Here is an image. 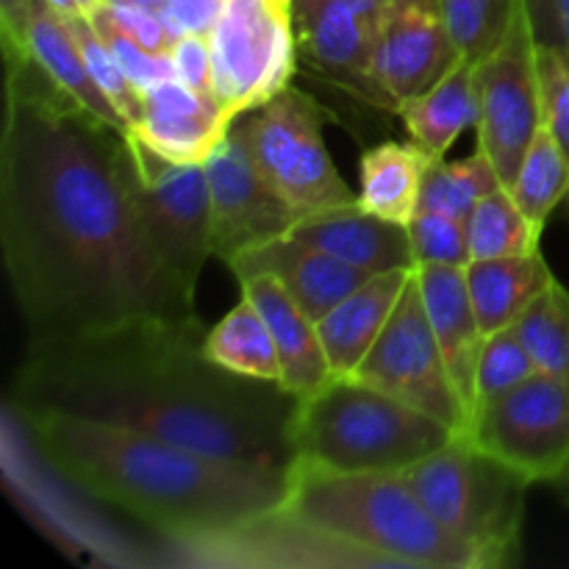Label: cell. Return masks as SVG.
Wrapping results in <instances>:
<instances>
[{
    "mask_svg": "<svg viewBox=\"0 0 569 569\" xmlns=\"http://www.w3.org/2000/svg\"><path fill=\"white\" fill-rule=\"evenodd\" d=\"M567 203H569V194H567Z\"/></svg>",
    "mask_w": 569,
    "mask_h": 569,
    "instance_id": "obj_47",
    "label": "cell"
},
{
    "mask_svg": "<svg viewBox=\"0 0 569 569\" xmlns=\"http://www.w3.org/2000/svg\"><path fill=\"white\" fill-rule=\"evenodd\" d=\"M133 3L148 6V9H161V6H164V0H133Z\"/></svg>",
    "mask_w": 569,
    "mask_h": 569,
    "instance_id": "obj_45",
    "label": "cell"
},
{
    "mask_svg": "<svg viewBox=\"0 0 569 569\" xmlns=\"http://www.w3.org/2000/svg\"><path fill=\"white\" fill-rule=\"evenodd\" d=\"M478 150L489 156L503 187L517 178L526 150L542 128L537 37L526 9L492 56L478 61Z\"/></svg>",
    "mask_w": 569,
    "mask_h": 569,
    "instance_id": "obj_12",
    "label": "cell"
},
{
    "mask_svg": "<svg viewBox=\"0 0 569 569\" xmlns=\"http://www.w3.org/2000/svg\"><path fill=\"white\" fill-rule=\"evenodd\" d=\"M461 59L437 0H387L372 44V81L383 109L398 111L420 98Z\"/></svg>",
    "mask_w": 569,
    "mask_h": 569,
    "instance_id": "obj_13",
    "label": "cell"
},
{
    "mask_svg": "<svg viewBox=\"0 0 569 569\" xmlns=\"http://www.w3.org/2000/svg\"><path fill=\"white\" fill-rule=\"evenodd\" d=\"M511 328L539 372L569 381V292L565 283H550Z\"/></svg>",
    "mask_w": 569,
    "mask_h": 569,
    "instance_id": "obj_30",
    "label": "cell"
},
{
    "mask_svg": "<svg viewBox=\"0 0 569 569\" xmlns=\"http://www.w3.org/2000/svg\"><path fill=\"white\" fill-rule=\"evenodd\" d=\"M500 187H503V181H500L498 170L481 150L459 161H428L426 178H422L420 209L459 217L467 222L478 200Z\"/></svg>",
    "mask_w": 569,
    "mask_h": 569,
    "instance_id": "obj_28",
    "label": "cell"
},
{
    "mask_svg": "<svg viewBox=\"0 0 569 569\" xmlns=\"http://www.w3.org/2000/svg\"><path fill=\"white\" fill-rule=\"evenodd\" d=\"M44 3H50L56 11H59V14H64V17L81 14V11H78V6L72 3V0H44Z\"/></svg>",
    "mask_w": 569,
    "mask_h": 569,
    "instance_id": "obj_44",
    "label": "cell"
},
{
    "mask_svg": "<svg viewBox=\"0 0 569 569\" xmlns=\"http://www.w3.org/2000/svg\"><path fill=\"white\" fill-rule=\"evenodd\" d=\"M203 350L214 365L237 376L276 383L283 378L276 339L261 311L248 298L239 300L211 331H206Z\"/></svg>",
    "mask_w": 569,
    "mask_h": 569,
    "instance_id": "obj_26",
    "label": "cell"
},
{
    "mask_svg": "<svg viewBox=\"0 0 569 569\" xmlns=\"http://www.w3.org/2000/svg\"><path fill=\"white\" fill-rule=\"evenodd\" d=\"M37 3L39 0H0V37H3V50L28 53L26 26Z\"/></svg>",
    "mask_w": 569,
    "mask_h": 569,
    "instance_id": "obj_40",
    "label": "cell"
},
{
    "mask_svg": "<svg viewBox=\"0 0 569 569\" xmlns=\"http://www.w3.org/2000/svg\"><path fill=\"white\" fill-rule=\"evenodd\" d=\"M556 17H559V39L569 50V0H556Z\"/></svg>",
    "mask_w": 569,
    "mask_h": 569,
    "instance_id": "obj_42",
    "label": "cell"
},
{
    "mask_svg": "<svg viewBox=\"0 0 569 569\" xmlns=\"http://www.w3.org/2000/svg\"><path fill=\"white\" fill-rule=\"evenodd\" d=\"M211 94L231 120L292 87L295 9L276 0H226L209 33Z\"/></svg>",
    "mask_w": 569,
    "mask_h": 569,
    "instance_id": "obj_8",
    "label": "cell"
},
{
    "mask_svg": "<svg viewBox=\"0 0 569 569\" xmlns=\"http://www.w3.org/2000/svg\"><path fill=\"white\" fill-rule=\"evenodd\" d=\"M550 489H553V492L559 495V498L569 506V465L565 467V472H561V476L556 478V481H550Z\"/></svg>",
    "mask_w": 569,
    "mask_h": 569,
    "instance_id": "obj_43",
    "label": "cell"
},
{
    "mask_svg": "<svg viewBox=\"0 0 569 569\" xmlns=\"http://www.w3.org/2000/svg\"><path fill=\"white\" fill-rule=\"evenodd\" d=\"M3 56L0 248L28 339L200 317L198 295L148 237L131 137L61 92L28 53Z\"/></svg>",
    "mask_w": 569,
    "mask_h": 569,
    "instance_id": "obj_1",
    "label": "cell"
},
{
    "mask_svg": "<svg viewBox=\"0 0 569 569\" xmlns=\"http://www.w3.org/2000/svg\"><path fill=\"white\" fill-rule=\"evenodd\" d=\"M411 276H415V267L376 272L317 322L333 378L356 376L361 361L367 359L372 345L387 328L389 317L398 309Z\"/></svg>",
    "mask_w": 569,
    "mask_h": 569,
    "instance_id": "obj_20",
    "label": "cell"
},
{
    "mask_svg": "<svg viewBox=\"0 0 569 569\" xmlns=\"http://www.w3.org/2000/svg\"><path fill=\"white\" fill-rule=\"evenodd\" d=\"M287 237L300 239L328 256L348 261L365 272H389L417 267L411 253L409 226L370 214L361 203L337 206L303 214Z\"/></svg>",
    "mask_w": 569,
    "mask_h": 569,
    "instance_id": "obj_19",
    "label": "cell"
},
{
    "mask_svg": "<svg viewBox=\"0 0 569 569\" xmlns=\"http://www.w3.org/2000/svg\"><path fill=\"white\" fill-rule=\"evenodd\" d=\"M298 48L311 64L350 92L383 106L372 81L376 22L356 11L348 0H295Z\"/></svg>",
    "mask_w": 569,
    "mask_h": 569,
    "instance_id": "obj_17",
    "label": "cell"
},
{
    "mask_svg": "<svg viewBox=\"0 0 569 569\" xmlns=\"http://www.w3.org/2000/svg\"><path fill=\"white\" fill-rule=\"evenodd\" d=\"M465 272L483 339L515 326L537 295L556 281L542 250L506 259H476L465 267Z\"/></svg>",
    "mask_w": 569,
    "mask_h": 569,
    "instance_id": "obj_24",
    "label": "cell"
},
{
    "mask_svg": "<svg viewBox=\"0 0 569 569\" xmlns=\"http://www.w3.org/2000/svg\"><path fill=\"white\" fill-rule=\"evenodd\" d=\"M428 159L415 142H381L361 156L359 203L370 214L409 226L420 211Z\"/></svg>",
    "mask_w": 569,
    "mask_h": 569,
    "instance_id": "obj_25",
    "label": "cell"
},
{
    "mask_svg": "<svg viewBox=\"0 0 569 569\" xmlns=\"http://www.w3.org/2000/svg\"><path fill=\"white\" fill-rule=\"evenodd\" d=\"M276 3H281V6H289V9H295V0H276Z\"/></svg>",
    "mask_w": 569,
    "mask_h": 569,
    "instance_id": "obj_46",
    "label": "cell"
},
{
    "mask_svg": "<svg viewBox=\"0 0 569 569\" xmlns=\"http://www.w3.org/2000/svg\"><path fill=\"white\" fill-rule=\"evenodd\" d=\"M281 515L333 539L370 565L483 569L476 548L426 509L403 472H326L289 467Z\"/></svg>",
    "mask_w": 569,
    "mask_h": 569,
    "instance_id": "obj_4",
    "label": "cell"
},
{
    "mask_svg": "<svg viewBox=\"0 0 569 569\" xmlns=\"http://www.w3.org/2000/svg\"><path fill=\"white\" fill-rule=\"evenodd\" d=\"M176 78L192 87L194 92L211 94V48L209 37L203 33H187L178 37L170 48ZM214 98V94H211Z\"/></svg>",
    "mask_w": 569,
    "mask_h": 569,
    "instance_id": "obj_38",
    "label": "cell"
},
{
    "mask_svg": "<svg viewBox=\"0 0 569 569\" xmlns=\"http://www.w3.org/2000/svg\"><path fill=\"white\" fill-rule=\"evenodd\" d=\"M26 50L61 92L70 94L76 103H81L83 109L98 114L100 120L109 122L111 128H117V131H122L126 137H131V128H128L126 120L117 114V109L109 103V98L100 92L94 78L89 76L87 61H83L81 48H78V39L72 37L70 26H67V17L59 14V11L50 3H44V0H39V3L33 6L31 17H28Z\"/></svg>",
    "mask_w": 569,
    "mask_h": 569,
    "instance_id": "obj_22",
    "label": "cell"
},
{
    "mask_svg": "<svg viewBox=\"0 0 569 569\" xmlns=\"http://www.w3.org/2000/svg\"><path fill=\"white\" fill-rule=\"evenodd\" d=\"M506 189L515 194V200L526 211L528 220L537 222L539 228H545L556 206L567 200L569 156L556 142L553 133L545 128V122L537 131V137H533L531 148L526 150V159H522L520 170H517V178Z\"/></svg>",
    "mask_w": 569,
    "mask_h": 569,
    "instance_id": "obj_29",
    "label": "cell"
},
{
    "mask_svg": "<svg viewBox=\"0 0 569 569\" xmlns=\"http://www.w3.org/2000/svg\"><path fill=\"white\" fill-rule=\"evenodd\" d=\"M415 264L467 267L472 261L467 222L459 217L420 209L409 222Z\"/></svg>",
    "mask_w": 569,
    "mask_h": 569,
    "instance_id": "obj_34",
    "label": "cell"
},
{
    "mask_svg": "<svg viewBox=\"0 0 569 569\" xmlns=\"http://www.w3.org/2000/svg\"><path fill=\"white\" fill-rule=\"evenodd\" d=\"M422 303L431 320L433 337L442 350L445 367L450 372L461 406L467 411V426L476 411V372L483 348V331L467 287L465 267L417 264Z\"/></svg>",
    "mask_w": 569,
    "mask_h": 569,
    "instance_id": "obj_18",
    "label": "cell"
},
{
    "mask_svg": "<svg viewBox=\"0 0 569 569\" xmlns=\"http://www.w3.org/2000/svg\"><path fill=\"white\" fill-rule=\"evenodd\" d=\"M226 264L237 281L248 276H272L315 322L372 278V272L359 270L287 233L239 250Z\"/></svg>",
    "mask_w": 569,
    "mask_h": 569,
    "instance_id": "obj_15",
    "label": "cell"
},
{
    "mask_svg": "<svg viewBox=\"0 0 569 569\" xmlns=\"http://www.w3.org/2000/svg\"><path fill=\"white\" fill-rule=\"evenodd\" d=\"M89 20L98 26L100 37L109 44L111 56H114L117 64L122 67V72H126L142 92L156 87V83L167 81V78H176V67H172L170 53H153V50L142 48V44L133 42L131 37H126L120 28L111 26L103 14H94L89 17Z\"/></svg>",
    "mask_w": 569,
    "mask_h": 569,
    "instance_id": "obj_36",
    "label": "cell"
},
{
    "mask_svg": "<svg viewBox=\"0 0 569 569\" xmlns=\"http://www.w3.org/2000/svg\"><path fill=\"white\" fill-rule=\"evenodd\" d=\"M9 411L53 476L183 548H226L287 500L289 472L59 411Z\"/></svg>",
    "mask_w": 569,
    "mask_h": 569,
    "instance_id": "obj_3",
    "label": "cell"
},
{
    "mask_svg": "<svg viewBox=\"0 0 569 569\" xmlns=\"http://www.w3.org/2000/svg\"><path fill=\"white\" fill-rule=\"evenodd\" d=\"M542 122L569 156V50L565 44L537 42Z\"/></svg>",
    "mask_w": 569,
    "mask_h": 569,
    "instance_id": "obj_35",
    "label": "cell"
},
{
    "mask_svg": "<svg viewBox=\"0 0 569 569\" xmlns=\"http://www.w3.org/2000/svg\"><path fill=\"white\" fill-rule=\"evenodd\" d=\"M353 378L448 422L459 433L467 431V411L433 337L417 281V267L398 309Z\"/></svg>",
    "mask_w": 569,
    "mask_h": 569,
    "instance_id": "obj_11",
    "label": "cell"
},
{
    "mask_svg": "<svg viewBox=\"0 0 569 569\" xmlns=\"http://www.w3.org/2000/svg\"><path fill=\"white\" fill-rule=\"evenodd\" d=\"M206 176L214 220V259L228 261L250 244L283 237L300 220V211L259 170L239 120H233L228 137L206 161Z\"/></svg>",
    "mask_w": 569,
    "mask_h": 569,
    "instance_id": "obj_14",
    "label": "cell"
},
{
    "mask_svg": "<svg viewBox=\"0 0 569 569\" xmlns=\"http://www.w3.org/2000/svg\"><path fill=\"white\" fill-rule=\"evenodd\" d=\"M398 114L428 161L445 159L456 139L478 126V61L461 59L437 87L400 106Z\"/></svg>",
    "mask_w": 569,
    "mask_h": 569,
    "instance_id": "obj_23",
    "label": "cell"
},
{
    "mask_svg": "<svg viewBox=\"0 0 569 569\" xmlns=\"http://www.w3.org/2000/svg\"><path fill=\"white\" fill-rule=\"evenodd\" d=\"M542 231L545 228L528 220V214L506 187L495 189L487 198L478 200L472 214L467 217L472 261L533 253V250H539Z\"/></svg>",
    "mask_w": 569,
    "mask_h": 569,
    "instance_id": "obj_27",
    "label": "cell"
},
{
    "mask_svg": "<svg viewBox=\"0 0 569 569\" xmlns=\"http://www.w3.org/2000/svg\"><path fill=\"white\" fill-rule=\"evenodd\" d=\"M439 14L465 59L483 61L503 44L522 0H437Z\"/></svg>",
    "mask_w": 569,
    "mask_h": 569,
    "instance_id": "obj_31",
    "label": "cell"
},
{
    "mask_svg": "<svg viewBox=\"0 0 569 569\" xmlns=\"http://www.w3.org/2000/svg\"><path fill=\"white\" fill-rule=\"evenodd\" d=\"M526 17L539 44H561L559 17H556V0H522Z\"/></svg>",
    "mask_w": 569,
    "mask_h": 569,
    "instance_id": "obj_41",
    "label": "cell"
},
{
    "mask_svg": "<svg viewBox=\"0 0 569 569\" xmlns=\"http://www.w3.org/2000/svg\"><path fill=\"white\" fill-rule=\"evenodd\" d=\"M203 342L200 317H142L28 339L9 406L109 422L217 459L289 472L298 395L214 365Z\"/></svg>",
    "mask_w": 569,
    "mask_h": 569,
    "instance_id": "obj_2",
    "label": "cell"
},
{
    "mask_svg": "<svg viewBox=\"0 0 569 569\" xmlns=\"http://www.w3.org/2000/svg\"><path fill=\"white\" fill-rule=\"evenodd\" d=\"M465 437L520 472L531 487H550L569 465V381L537 372L478 406Z\"/></svg>",
    "mask_w": 569,
    "mask_h": 569,
    "instance_id": "obj_9",
    "label": "cell"
},
{
    "mask_svg": "<svg viewBox=\"0 0 569 569\" xmlns=\"http://www.w3.org/2000/svg\"><path fill=\"white\" fill-rule=\"evenodd\" d=\"M239 289H242V298H248L261 311L272 339H276L283 370L281 383L289 392L303 398V395L320 389L328 378H333L317 322L295 303L292 295L276 278H239Z\"/></svg>",
    "mask_w": 569,
    "mask_h": 569,
    "instance_id": "obj_21",
    "label": "cell"
},
{
    "mask_svg": "<svg viewBox=\"0 0 569 569\" xmlns=\"http://www.w3.org/2000/svg\"><path fill=\"white\" fill-rule=\"evenodd\" d=\"M403 478L450 533L476 548L483 569L515 559L531 489L520 472L456 433L448 445L406 467Z\"/></svg>",
    "mask_w": 569,
    "mask_h": 569,
    "instance_id": "obj_6",
    "label": "cell"
},
{
    "mask_svg": "<svg viewBox=\"0 0 569 569\" xmlns=\"http://www.w3.org/2000/svg\"><path fill=\"white\" fill-rule=\"evenodd\" d=\"M67 26H70L72 37L78 39V48H81L83 61H87L89 76L94 78L100 92L109 98V103L114 106L117 114H120L122 120H126V126L133 131V126H137L139 117H142L144 92L126 76V72H122V67L117 64V59L111 56L109 44L100 37L98 26H94L89 17H67Z\"/></svg>",
    "mask_w": 569,
    "mask_h": 569,
    "instance_id": "obj_32",
    "label": "cell"
},
{
    "mask_svg": "<svg viewBox=\"0 0 569 569\" xmlns=\"http://www.w3.org/2000/svg\"><path fill=\"white\" fill-rule=\"evenodd\" d=\"M537 365L528 356L526 345L515 333V328H503L498 333H489L483 339L481 359H478L476 372V411L478 406L511 392L515 387L526 383L528 378L537 376ZM472 411V415H476Z\"/></svg>",
    "mask_w": 569,
    "mask_h": 569,
    "instance_id": "obj_33",
    "label": "cell"
},
{
    "mask_svg": "<svg viewBox=\"0 0 569 569\" xmlns=\"http://www.w3.org/2000/svg\"><path fill=\"white\" fill-rule=\"evenodd\" d=\"M98 14H103L111 26H117L126 37H131L133 42L153 50V53H170L172 42H176L159 9H148V6L133 3V0H106Z\"/></svg>",
    "mask_w": 569,
    "mask_h": 569,
    "instance_id": "obj_37",
    "label": "cell"
},
{
    "mask_svg": "<svg viewBox=\"0 0 569 569\" xmlns=\"http://www.w3.org/2000/svg\"><path fill=\"white\" fill-rule=\"evenodd\" d=\"M456 428L359 378H328L298 398L292 467L403 472L456 437Z\"/></svg>",
    "mask_w": 569,
    "mask_h": 569,
    "instance_id": "obj_5",
    "label": "cell"
},
{
    "mask_svg": "<svg viewBox=\"0 0 569 569\" xmlns=\"http://www.w3.org/2000/svg\"><path fill=\"white\" fill-rule=\"evenodd\" d=\"M237 120L259 170L300 217L359 203L326 148V111L303 89L287 87Z\"/></svg>",
    "mask_w": 569,
    "mask_h": 569,
    "instance_id": "obj_7",
    "label": "cell"
},
{
    "mask_svg": "<svg viewBox=\"0 0 569 569\" xmlns=\"http://www.w3.org/2000/svg\"><path fill=\"white\" fill-rule=\"evenodd\" d=\"M222 6H226V0H164L159 11L176 39L187 37V33L209 37Z\"/></svg>",
    "mask_w": 569,
    "mask_h": 569,
    "instance_id": "obj_39",
    "label": "cell"
},
{
    "mask_svg": "<svg viewBox=\"0 0 569 569\" xmlns=\"http://www.w3.org/2000/svg\"><path fill=\"white\" fill-rule=\"evenodd\" d=\"M231 126L233 120L211 94L167 78L144 89V109L131 137L178 164H206Z\"/></svg>",
    "mask_w": 569,
    "mask_h": 569,
    "instance_id": "obj_16",
    "label": "cell"
},
{
    "mask_svg": "<svg viewBox=\"0 0 569 569\" xmlns=\"http://www.w3.org/2000/svg\"><path fill=\"white\" fill-rule=\"evenodd\" d=\"M139 211L156 253L187 292L198 295L200 272L214 256V220L206 164H178L131 137Z\"/></svg>",
    "mask_w": 569,
    "mask_h": 569,
    "instance_id": "obj_10",
    "label": "cell"
}]
</instances>
